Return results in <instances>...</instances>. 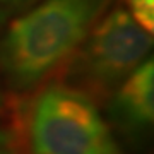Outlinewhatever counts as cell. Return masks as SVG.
I'll use <instances>...</instances> for the list:
<instances>
[{"label": "cell", "instance_id": "cell-5", "mask_svg": "<svg viewBox=\"0 0 154 154\" xmlns=\"http://www.w3.org/2000/svg\"><path fill=\"white\" fill-rule=\"evenodd\" d=\"M128 14L147 33L154 29V0H127Z\"/></svg>", "mask_w": 154, "mask_h": 154}, {"label": "cell", "instance_id": "cell-1", "mask_svg": "<svg viewBox=\"0 0 154 154\" xmlns=\"http://www.w3.org/2000/svg\"><path fill=\"white\" fill-rule=\"evenodd\" d=\"M106 0H45L12 22L0 39V70L29 88L74 53L101 16Z\"/></svg>", "mask_w": 154, "mask_h": 154}, {"label": "cell", "instance_id": "cell-4", "mask_svg": "<svg viewBox=\"0 0 154 154\" xmlns=\"http://www.w3.org/2000/svg\"><path fill=\"white\" fill-rule=\"evenodd\" d=\"M113 113L125 125L144 128L154 118V63L144 60L122 81L113 98Z\"/></svg>", "mask_w": 154, "mask_h": 154}, {"label": "cell", "instance_id": "cell-3", "mask_svg": "<svg viewBox=\"0 0 154 154\" xmlns=\"http://www.w3.org/2000/svg\"><path fill=\"white\" fill-rule=\"evenodd\" d=\"M81 45L79 74L98 88H111L146 60L152 38L125 9L116 7L91 28Z\"/></svg>", "mask_w": 154, "mask_h": 154}, {"label": "cell", "instance_id": "cell-8", "mask_svg": "<svg viewBox=\"0 0 154 154\" xmlns=\"http://www.w3.org/2000/svg\"><path fill=\"white\" fill-rule=\"evenodd\" d=\"M0 108H2V99H0Z\"/></svg>", "mask_w": 154, "mask_h": 154}, {"label": "cell", "instance_id": "cell-6", "mask_svg": "<svg viewBox=\"0 0 154 154\" xmlns=\"http://www.w3.org/2000/svg\"><path fill=\"white\" fill-rule=\"evenodd\" d=\"M24 0H0V19L9 16L12 11H16Z\"/></svg>", "mask_w": 154, "mask_h": 154}, {"label": "cell", "instance_id": "cell-2", "mask_svg": "<svg viewBox=\"0 0 154 154\" xmlns=\"http://www.w3.org/2000/svg\"><path fill=\"white\" fill-rule=\"evenodd\" d=\"M34 154H122L94 103L79 89L50 86L31 115Z\"/></svg>", "mask_w": 154, "mask_h": 154}, {"label": "cell", "instance_id": "cell-7", "mask_svg": "<svg viewBox=\"0 0 154 154\" xmlns=\"http://www.w3.org/2000/svg\"><path fill=\"white\" fill-rule=\"evenodd\" d=\"M0 154H12L9 137L4 132H0Z\"/></svg>", "mask_w": 154, "mask_h": 154}]
</instances>
